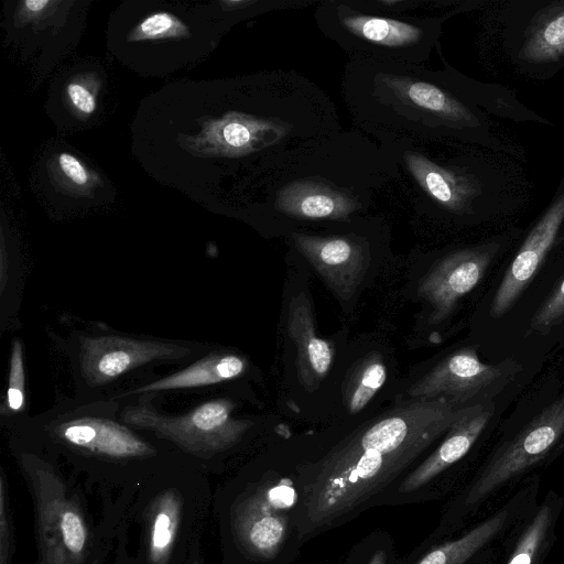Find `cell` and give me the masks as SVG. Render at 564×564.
I'll list each match as a JSON object with an SVG mask.
<instances>
[{"instance_id": "5bb4252c", "label": "cell", "mask_w": 564, "mask_h": 564, "mask_svg": "<svg viewBox=\"0 0 564 564\" xmlns=\"http://www.w3.org/2000/svg\"><path fill=\"white\" fill-rule=\"evenodd\" d=\"M294 500L293 487L281 480L259 487L238 505L235 531L249 553L269 558L279 552L286 538L288 512Z\"/></svg>"}, {"instance_id": "7c38bea8", "label": "cell", "mask_w": 564, "mask_h": 564, "mask_svg": "<svg viewBox=\"0 0 564 564\" xmlns=\"http://www.w3.org/2000/svg\"><path fill=\"white\" fill-rule=\"evenodd\" d=\"M498 249L495 242L460 248L433 263L417 290L432 308L431 323H441L452 314L457 302L481 281Z\"/></svg>"}, {"instance_id": "7402d4cb", "label": "cell", "mask_w": 564, "mask_h": 564, "mask_svg": "<svg viewBox=\"0 0 564 564\" xmlns=\"http://www.w3.org/2000/svg\"><path fill=\"white\" fill-rule=\"evenodd\" d=\"M387 369L382 357L372 352L355 366L344 384V404L348 413L357 414L383 387Z\"/></svg>"}, {"instance_id": "8fae6325", "label": "cell", "mask_w": 564, "mask_h": 564, "mask_svg": "<svg viewBox=\"0 0 564 564\" xmlns=\"http://www.w3.org/2000/svg\"><path fill=\"white\" fill-rule=\"evenodd\" d=\"M12 442L34 499L37 564H69L62 536L65 485L46 457L14 436Z\"/></svg>"}, {"instance_id": "44dd1931", "label": "cell", "mask_w": 564, "mask_h": 564, "mask_svg": "<svg viewBox=\"0 0 564 564\" xmlns=\"http://www.w3.org/2000/svg\"><path fill=\"white\" fill-rule=\"evenodd\" d=\"M28 376L24 346L20 337L11 340L7 387L0 404V423L6 429L29 414Z\"/></svg>"}, {"instance_id": "8992f818", "label": "cell", "mask_w": 564, "mask_h": 564, "mask_svg": "<svg viewBox=\"0 0 564 564\" xmlns=\"http://www.w3.org/2000/svg\"><path fill=\"white\" fill-rule=\"evenodd\" d=\"M162 395L150 393L119 401L121 420L174 447L203 459L229 452L253 429L238 414V401L227 394L206 397L188 409L166 412Z\"/></svg>"}, {"instance_id": "cb8c5ba5", "label": "cell", "mask_w": 564, "mask_h": 564, "mask_svg": "<svg viewBox=\"0 0 564 564\" xmlns=\"http://www.w3.org/2000/svg\"><path fill=\"white\" fill-rule=\"evenodd\" d=\"M62 536L69 564H78L85 556L88 531L78 505L68 499L63 508Z\"/></svg>"}, {"instance_id": "5b68a950", "label": "cell", "mask_w": 564, "mask_h": 564, "mask_svg": "<svg viewBox=\"0 0 564 564\" xmlns=\"http://www.w3.org/2000/svg\"><path fill=\"white\" fill-rule=\"evenodd\" d=\"M318 30L350 58L427 62L441 33L442 19L368 11L352 0H324L314 11Z\"/></svg>"}, {"instance_id": "7a4b0ae2", "label": "cell", "mask_w": 564, "mask_h": 564, "mask_svg": "<svg viewBox=\"0 0 564 564\" xmlns=\"http://www.w3.org/2000/svg\"><path fill=\"white\" fill-rule=\"evenodd\" d=\"M464 408L444 398L416 400L356 430L315 463L296 508L302 535L366 506L440 436Z\"/></svg>"}, {"instance_id": "ba28073f", "label": "cell", "mask_w": 564, "mask_h": 564, "mask_svg": "<svg viewBox=\"0 0 564 564\" xmlns=\"http://www.w3.org/2000/svg\"><path fill=\"white\" fill-rule=\"evenodd\" d=\"M327 235L305 230L288 235L294 250L319 273L340 299L355 293L371 262L373 246L383 236L384 220L365 216Z\"/></svg>"}, {"instance_id": "4316f807", "label": "cell", "mask_w": 564, "mask_h": 564, "mask_svg": "<svg viewBox=\"0 0 564 564\" xmlns=\"http://www.w3.org/2000/svg\"><path fill=\"white\" fill-rule=\"evenodd\" d=\"M13 527L7 481L0 477V564H12Z\"/></svg>"}, {"instance_id": "ffe728a7", "label": "cell", "mask_w": 564, "mask_h": 564, "mask_svg": "<svg viewBox=\"0 0 564 564\" xmlns=\"http://www.w3.org/2000/svg\"><path fill=\"white\" fill-rule=\"evenodd\" d=\"M508 512L502 510L463 536L430 550L416 564H464L502 528Z\"/></svg>"}, {"instance_id": "6da1fadb", "label": "cell", "mask_w": 564, "mask_h": 564, "mask_svg": "<svg viewBox=\"0 0 564 564\" xmlns=\"http://www.w3.org/2000/svg\"><path fill=\"white\" fill-rule=\"evenodd\" d=\"M397 165L356 128L275 154L235 180L223 210L250 225L290 235L308 225L337 227L368 216L394 185Z\"/></svg>"}, {"instance_id": "30bf717a", "label": "cell", "mask_w": 564, "mask_h": 564, "mask_svg": "<svg viewBox=\"0 0 564 564\" xmlns=\"http://www.w3.org/2000/svg\"><path fill=\"white\" fill-rule=\"evenodd\" d=\"M520 366L512 360L499 364L482 362L474 347H463L441 360L409 390V395L417 400L444 398L448 402L465 408L491 401L519 372Z\"/></svg>"}, {"instance_id": "9a60e30c", "label": "cell", "mask_w": 564, "mask_h": 564, "mask_svg": "<svg viewBox=\"0 0 564 564\" xmlns=\"http://www.w3.org/2000/svg\"><path fill=\"white\" fill-rule=\"evenodd\" d=\"M564 220V192L531 229L508 267L490 304V316L505 315L527 289L549 253Z\"/></svg>"}, {"instance_id": "1f68e13d", "label": "cell", "mask_w": 564, "mask_h": 564, "mask_svg": "<svg viewBox=\"0 0 564 564\" xmlns=\"http://www.w3.org/2000/svg\"><path fill=\"white\" fill-rule=\"evenodd\" d=\"M193 564H199L198 562H194Z\"/></svg>"}, {"instance_id": "83f0119b", "label": "cell", "mask_w": 564, "mask_h": 564, "mask_svg": "<svg viewBox=\"0 0 564 564\" xmlns=\"http://www.w3.org/2000/svg\"><path fill=\"white\" fill-rule=\"evenodd\" d=\"M352 2L361 9L392 15L405 14L429 3L426 0H352Z\"/></svg>"}, {"instance_id": "9c48e42d", "label": "cell", "mask_w": 564, "mask_h": 564, "mask_svg": "<svg viewBox=\"0 0 564 564\" xmlns=\"http://www.w3.org/2000/svg\"><path fill=\"white\" fill-rule=\"evenodd\" d=\"M564 444V393L542 409L487 462L465 495L473 506Z\"/></svg>"}, {"instance_id": "d6986e66", "label": "cell", "mask_w": 564, "mask_h": 564, "mask_svg": "<svg viewBox=\"0 0 564 564\" xmlns=\"http://www.w3.org/2000/svg\"><path fill=\"white\" fill-rule=\"evenodd\" d=\"M181 516L180 496L169 490L155 498L149 518V558L151 564H167Z\"/></svg>"}, {"instance_id": "e0dca14e", "label": "cell", "mask_w": 564, "mask_h": 564, "mask_svg": "<svg viewBox=\"0 0 564 564\" xmlns=\"http://www.w3.org/2000/svg\"><path fill=\"white\" fill-rule=\"evenodd\" d=\"M288 333L295 346L301 383L310 390L316 389L332 368L334 347L316 334L312 302L304 291L290 301Z\"/></svg>"}, {"instance_id": "4fadbf2b", "label": "cell", "mask_w": 564, "mask_h": 564, "mask_svg": "<svg viewBox=\"0 0 564 564\" xmlns=\"http://www.w3.org/2000/svg\"><path fill=\"white\" fill-rule=\"evenodd\" d=\"M249 360L229 348L214 346L194 361L163 376L155 373L131 383L109 397L121 401L141 394H167L207 391L227 386L246 376Z\"/></svg>"}, {"instance_id": "603a6c76", "label": "cell", "mask_w": 564, "mask_h": 564, "mask_svg": "<svg viewBox=\"0 0 564 564\" xmlns=\"http://www.w3.org/2000/svg\"><path fill=\"white\" fill-rule=\"evenodd\" d=\"M191 36L188 26L175 14L164 10H153L144 14L140 21L135 22L132 31L127 35V42L150 43L159 45L160 42L173 43Z\"/></svg>"}, {"instance_id": "277c9868", "label": "cell", "mask_w": 564, "mask_h": 564, "mask_svg": "<svg viewBox=\"0 0 564 564\" xmlns=\"http://www.w3.org/2000/svg\"><path fill=\"white\" fill-rule=\"evenodd\" d=\"M59 341L68 359L75 397L107 398L154 373L161 366H185L215 345L205 341L137 335L100 323L70 330Z\"/></svg>"}, {"instance_id": "484cf974", "label": "cell", "mask_w": 564, "mask_h": 564, "mask_svg": "<svg viewBox=\"0 0 564 564\" xmlns=\"http://www.w3.org/2000/svg\"><path fill=\"white\" fill-rule=\"evenodd\" d=\"M564 318V278L542 303L531 319L530 329L547 333Z\"/></svg>"}, {"instance_id": "d4e9b609", "label": "cell", "mask_w": 564, "mask_h": 564, "mask_svg": "<svg viewBox=\"0 0 564 564\" xmlns=\"http://www.w3.org/2000/svg\"><path fill=\"white\" fill-rule=\"evenodd\" d=\"M552 522V510L543 505L522 534L508 564H531Z\"/></svg>"}, {"instance_id": "ac0fdd59", "label": "cell", "mask_w": 564, "mask_h": 564, "mask_svg": "<svg viewBox=\"0 0 564 564\" xmlns=\"http://www.w3.org/2000/svg\"><path fill=\"white\" fill-rule=\"evenodd\" d=\"M564 56V1L552 2L532 19L519 52L522 61L549 63Z\"/></svg>"}, {"instance_id": "2e32d148", "label": "cell", "mask_w": 564, "mask_h": 564, "mask_svg": "<svg viewBox=\"0 0 564 564\" xmlns=\"http://www.w3.org/2000/svg\"><path fill=\"white\" fill-rule=\"evenodd\" d=\"M492 401L465 406L440 446L401 482L400 492L414 491L467 454L489 423Z\"/></svg>"}, {"instance_id": "52a82bcc", "label": "cell", "mask_w": 564, "mask_h": 564, "mask_svg": "<svg viewBox=\"0 0 564 564\" xmlns=\"http://www.w3.org/2000/svg\"><path fill=\"white\" fill-rule=\"evenodd\" d=\"M379 144L397 165L394 185L410 207L414 223L449 221L474 213L482 185L468 165L442 158L433 142L399 140Z\"/></svg>"}, {"instance_id": "4dcf8cb0", "label": "cell", "mask_w": 564, "mask_h": 564, "mask_svg": "<svg viewBox=\"0 0 564 564\" xmlns=\"http://www.w3.org/2000/svg\"><path fill=\"white\" fill-rule=\"evenodd\" d=\"M387 563V555L383 551L376 552L372 557L370 558L368 564H386Z\"/></svg>"}, {"instance_id": "3957f363", "label": "cell", "mask_w": 564, "mask_h": 564, "mask_svg": "<svg viewBox=\"0 0 564 564\" xmlns=\"http://www.w3.org/2000/svg\"><path fill=\"white\" fill-rule=\"evenodd\" d=\"M341 95L354 128L378 143H440L479 124L451 78L424 65L349 58Z\"/></svg>"}, {"instance_id": "f546056e", "label": "cell", "mask_w": 564, "mask_h": 564, "mask_svg": "<svg viewBox=\"0 0 564 564\" xmlns=\"http://www.w3.org/2000/svg\"><path fill=\"white\" fill-rule=\"evenodd\" d=\"M57 164L65 178L76 187H86L90 175L86 166L73 154L62 152L58 154Z\"/></svg>"}, {"instance_id": "f1b7e54d", "label": "cell", "mask_w": 564, "mask_h": 564, "mask_svg": "<svg viewBox=\"0 0 564 564\" xmlns=\"http://www.w3.org/2000/svg\"><path fill=\"white\" fill-rule=\"evenodd\" d=\"M66 96L77 113L83 116L94 115L97 109V100L94 91L82 83L70 82L66 87Z\"/></svg>"}]
</instances>
